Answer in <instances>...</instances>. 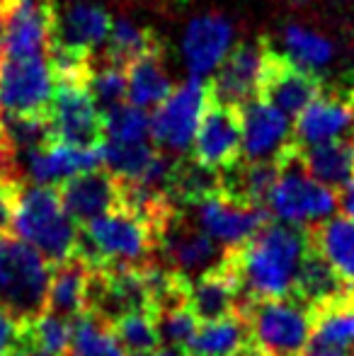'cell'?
Returning <instances> with one entry per match:
<instances>
[{
    "label": "cell",
    "mask_w": 354,
    "mask_h": 356,
    "mask_svg": "<svg viewBox=\"0 0 354 356\" xmlns=\"http://www.w3.org/2000/svg\"><path fill=\"white\" fill-rule=\"evenodd\" d=\"M311 250V228L267 223L241 250L228 254L226 267L238 284L241 300H272L293 293L301 264Z\"/></svg>",
    "instance_id": "cell-1"
},
{
    "label": "cell",
    "mask_w": 354,
    "mask_h": 356,
    "mask_svg": "<svg viewBox=\"0 0 354 356\" xmlns=\"http://www.w3.org/2000/svg\"><path fill=\"white\" fill-rule=\"evenodd\" d=\"M73 257L83 259L95 272L109 269H143L156 262V235L153 228L127 209L81 225Z\"/></svg>",
    "instance_id": "cell-2"
},
{
    "label": "cell",
    "mask_w": 354,
    "mask_h": 356,
    "mask_svg": "<svg viewBox=\"0 0 354 356\" xmlns=\"http://www.w3.org/2000/svg\"><path fill=\"white\" fill-rule=\"evenodd\" d=\"M13 230L47 264L56 267L76 254L78 225L63 211L58 189L22 182L13 202Z\"/></svg>",
    "instance_id": "cell-3"
},
{
    "label": "cell",
    "mask_w": 354,
    "mask_h": 356,
    "mask_svg": "<svg viewBox=\"0 0 354 356\" xmlns=\"http://www.w3.org/2000/svg\"><path fill=\"white\" fill-rule=\"evenodd\" d=\"M51 267L17 235L0 233V310L19 325L47 313Z\"/></svg>",
    "instance_id": "cell-4"
},
{
    "label": "cell",
    "mask_w": 354,
    "mask_h": 356,
    "mask_svg": "<svg viewBox=\"0 0 354 356\" xmlns=\"http://www.w3.org/2000/svg\"><path fill=\"white\" fill-rule=\"evenodd\" d=\"M238 315L250 330V342L262 356H301L311 344L316 313L293 296L246 300Z\"/></svg>",
    "instance_id": "cell-5"
},
{
    "label": "cell",
    "mask_w": 354,
    "mask_h": 356,
    "mask_svg": "<svg viewBox=\"0 0 354 356\" xmlns=\"http://www.w3.org/2000/svg\"><path fill=\"white\" fill-rule=\"evenodd\" d=\"M156 235V262L182 282L192 284L202 277L221 272L228 254L211 238L189 220L184 209L175 207L153 228Z\"/></svg>",
    "instance_id": "cell-6"
},
{
    "label": "cell",
    "mask_w": 354,
    "mask_h": 356,
    "mask_svg": "<svg viewBox=\"0 0 354 356\" xmlns=\"http://www.w3.org/2000/svg\"><path fill=\"white\" fill-rule=\"evenodd\" d=\"M279 163V179L267 199L269 218L279 223L313 228L323 220L332 218L337 211V194L313 182L301 168L296 145L287 150Z\"/></svg>",
    "instance_id": "cell-7"
},
{
    "label": "cell",
    "mask_w": 354,
    "mask_h": 356,
    "mask_svg": "<svg viewBox=\"0 0 354 356\" xmlns=\"http://www.w3.org/2000/svg\"><path fill=\"white\" fill-rule=\"evenodd\" d=\"M207 104L209 92L202 78H189L182 85H177L170 97L151 114L153 145L172 158L187 155L199 131Z\"/></svg>",
    "instance_id": "cell-8"
},
{
    "label": "cell",
    "mask_w": 354,
    "mask_h": 356,
    "mask_svg": "<svg viewBox=\"0 0 354 356\" xmlns=\"http://www.w3.org/2000/svg\"><path fill=\"white\" fill-rule=\"evenodd\" d=\"M56 0H0L3 47L0 58H47L51 47Z\"/></svg>",
    "instance_id": "cell-9"
},
{
    "label": "cell",
    "mask_w": 354,
    "mask_h": 356,
    "mask_svg": "<svg viewBox=\"0 0 354 356\" xmlns=\"http://www.w3.org/2000/svg\"><path fill=\"white\" fill-rule=\"evenodd\" d=\"M325 90L321 73L298 66L287 54H279L269 44L262 66V80L257 99L272 104L287 119L298 117L311 102H316Z\"/></svg>",
    "instance_id": "cell-10"
},
{
    "label": "cell",
    "mask_w": 354,
    "mask_h": 356,
    "mask_svg": "<svg viewBox=\"0 0 354 356\" xmlns=\"http://www.w3.org/2000/svg\"><path fill=\"white\" fill-rule=\"evenodd\" d=\"M269 39L265 34L238 42L207 83L209 99L231 109H241L250 99H257Z\"/></svg>",
    "instance_id": "cell-11"
},
{
    "label": "cell",
    "mask_w": 354,
    "mask_h": 356,
    "mask_svg": "<svg viewBox=\"0 0 354 356\" xmlns=\"http://www.w3.org/2000/svg\"><path fill=\"white\" fill-rule=\"evenodd\" d=\"M184 213L207 238H211L226 252L241 250L269 223L267 209L248 207L226 197L207 199L197 207L184 209Z\"/></svg>",
    "instance_id": "cell-12"
},
{
    "label": "cell",
    "mask_w": 354,
    "mask_h": 356,
    "mask_svg": "<svg viewBox=\"0 0 354 356\" xmlns=\"http://www.w3.org/2000/svg\"><path fill=\"white\" fill-rule=\"evenodd\" d=\"M54 141L71 148H102L104 124L86 88L76 85H54V97L49 104Z\"/></svg>",
    "instance_id": "cell-13"
},
{
    "label": "cell",
    "mask_w": 354,
    "mask_h": 356,
    "mask_svg": "<svg viewBox=\"0 0 354 356\" xmlns=\"http://www.w3.org/2000/svg\"><path fill=\"white\" fill-rule=\"evenodd\" d=\"M54 78L47 58H0V109L8 114L49 112Z\"/></svg>",
    "instance_id": "cell-14"
},
{
    "label": "cell",
    "mask_w": 354,
    "mask_h": 356,
    "mask_svg": "<svg viewBox=\"0 0 354 356\" xmlns=\"http://www.w3.org/2000/svg\"><path fill=\"white\" fill-rule=\"evenodd\" d=\"M243 145L241 160L246 163H277L293 145L291 124L282 112L262 99H250L241 109Z\"/></svg>",
    "instance_id": "cell-15"
},
{
    "label": "cell",
    "mask_w": 354,
    "mask_h": 356,
    "mask_svg": "<svg viewBox=\"0 0 354 356\" xmlns=\"http://www.w3.org/2000/svg\"><path fill=\"white\" fill-rule=\"evenodd\" d=\"M243 124L241 112L231 107H221L209 99L204 109L202 124L192 143V158L211 170H228L241 160Z\"/></svg>",
    "instance_id": "cell-16"
},
{
    "label": "cell",
    "mask_w": 354,
    "mask_h": 356,
    "mask_svg": "<svg viewBox=\"0 0 354 356\" xmlns=\"http://www.w3.org/2000/svg\"><path fill=\"white\" fill-rule=\"evenodd\" d=\"M97 168H102V148L81 150L51 141L42 145V148L29 150V153L22 155L19 179L27 184L58 189L66 179Z\"/></svg>",
    "instance_id": "cell-17"
},
{
    "label": "cell",
    "mask_w": 354,
    "mask_h": 356,
    "mask_svg": "<svg viewBox=\"0 0 354 356\" xmlns=\"http://www.w3.org/2000/svg\"><path fill=\"white\" fill-rule=\"evenodd\" d=\"M236 42V24L221 13H204L189 19L182 37V56L192 78L216 71Z\"/></svg>",
    "instance_id": "cell-18"
},
{
    "label": "cell",
    "mask_w": 354,
    "mask_h": 356,
    "mask_svg": "<svg viewBox=\"0 0 354 356\" xmlns=\"http://www.w3.org/2000/svg\"><path fill=\"white\" fill-rule=\"evenodd\" d=\"M63 211L71 216L73 223L81 225L97 220L112 213L122 204V184L112 177L104 168L90 170V172L76 175L58 187Z\"/></svg>",
    "instance_id": "cell-19"
},
{
    "label": "cell",
    "mask_w": 354,
    "mask_h": 356,
    "mask_svg": "<svg viewBox=\"0 0 354 356\" xmlns=\"http://www.w3.org/2000/svg\"><path fill=\"white\" fill-rule=\"evenodd\" d=\"M352 129V109L340 88L323 90V95L311 102L296 117L291 127V141L298 150L313 148L330 141H340Z\"/></svg>",
    "instance_id": "cell-20"
},
{
    "label": "cell",
    "mask_w": 354,
    "mask_h": 356,
    "mask_svg": "<svg viewBox=\"0 0 354 356\" xmlns=\"http://www.w3.org/2000/svg\"><path fill=\"white\" fill-rule=\"evenodd\" d=\"M112 32V15L95 3H66L58 5L54 22L51 47L73 49V51L92 54L104 47Z\"/></svg>",
    "instance_id": "cell-21"
},
{
    "label": "cell",
    "mask_w": 354,
    "mask_h": 356,
    "mask_svg": "<svg viewBox=\"0 0 354 356\" xmlns=\"http://www.w3.org/2000/svg\"><path fill=\"white\" fill-rule=\"evenodd\" d=\"M354 293V286L342 282V277L323 259V254L311 245L306 259L301 264V272L293 284V298L306 303L313 313L330 308V305L345 300Z\"/></svg>",
    "instance_id": "cell-22"
},
{
    "label": "cell",
    "mask_w": 354,
    "mask_h": 356,
    "mask_svg": "<svg viewBox=\"0 0 354 356\" xmlns=\"http://www.w3.org/2000/svg\"><path fill=\"white\" fill-rule=\"evenodd\" d=\"M175 90L166 66L163 42L127 68V102L138 109H158Z\"/></svg>",
    "instance_id": "cell-23"
},
{
    "label": "cell",
    "mask_w": 354,
    "mask_h": 356,
    "mask_svg": "<svg viewBox=\"0 0 354 356\" xmlns=\"http://www.w3.org/2000/svg\"><path fill=\"white\" fill-rule=\"evenodd\" d=\"M184 300H187V308L192 310L197 323L207 325L236 315L241 293H238L236 279L231 277L228 267L223 264L221 272L209 274V277H202L197 282L187 284Z\"/></svg>",
    "instance_id": "cell-24"
},
{
    "label": "cell",
    "mask_w": 354,
    "mask_h": 356,
    "mask_svg": "<svg viewBox=\"0 0 354 356\" xmlns=\"http://www.w3.org/2000/svg\"><path fill=\"white\" fill-rule=\"evenodd\" d=\"M298 150V148H296ZM301 168L313 182L337 194L354 182V143L352 138H340L313 148L298 150Z\"/></svg>",
    "instance_id": "cell-25"
},
{
    "label": "cell",
    "mask_w": 354,
    "mask_h": 356,
    "mask_svg": "<svg viewBox=\"0 0 354 356\" xmlns=\"http://www.w3.org/2000/svg\"><path fill=\"white\" fill-rule=\"evenodd\" d=\"M214 197H221V172L197 163L192 155L177 158L168 182L170 204L179 209H192Z\"/></svg>",
    "instance_id": "cell-26"
},
{
    "label": "cell",
    "mask_w": 354,
    "mask_h": 356,
    "mask_svg": "<svg viewBox=\"0 0 354 356\" xmlns=\"http://www.w3.org/2000/svg\"><path fill=\"white\" fill-rule=\"evenodd\" d=\"M90 272L92 269L78 257H71L68 262L51 267L47 313L58 315V318L68 320V323L86 313V291Z\"/></svg>",
    "instance_id": "cell-27"
},
{
    "label": "cell",
    "mask_w": 354,
    "mask_h": 356,
    "mask_svg": "<svg viewBox=\"0 0 354 356\" xmlns=\"http://www.w3.org/2000/svg\"><path fill=\"white\" fill-rule=\"evenodd\" d=\"M311 245L323 254L328 264L354 286V220L332 216L311 228Z\"/></svg>",
    "instance_id": "cell-28"
},
{
    "label": "cell",
    "mask_w": 354,
    "mask_h": 356,
    "mask_svg": "<svg viewBox=\"0 0 354 356\" xmlns=\"http://www.w3.org/2000/svg\"><path fill=\"white\" fill-rule=\"evenodd\" d=\"M158 44H161V37L151 27H143L129 17H119L117 22H112V32L104 42L97 63L127 71L136 58H141Z\"/></svg>",
    "instance_id": "cell-29"
},
{
    "label": "cell",
    "mask_w": 354,
    "mask_h": 356,
    "mask_svg": "<svg viewBox=\"0 0 354 356\" xmlns=\"http://www.w3.org/2000/svg\"><path fill=\"white\" fill-rule=\"evenodd\" d=\"M250 330L241 315L216 320V323L199 325L189 347L187 356H238L243 349L250 347Z\"/></svg>",
    "instance_id": "cell-30"
},
{
    "label": "cell",
    "mask_w": 354,
    "mask_h": 356,
    "mask_svg": "<svg viewBox=\"0 0 354 356\" xmlns=\"http://www.w3.org/2000/svg\"><path fill=\"white\" fill-rule=\"evenodd\" d=\"M66 356H127L112 325L92 313H83L71 320V347Z\"/></svg>",
    "instance_id": "cell-31"
},
{
    "label": "cell",
    "mask_w": 354,
    "mask_h": 356,
    "mask_svg": "<svg viewBox=\"0 0 354 356\" xmlns=\"http://www.w3.org/2000/svg\"><path fill=\"white\" fill-rule=\"evenodd\" d=\"M0 136L15 150V155H24L54 141V129L49 112L39 114H8L0 119Z\"/></svg>",
    "instance_id": "cell-32"
},
{
    "label": "cell",
    "mask_w": 354,
    "mask_h": 356,
    "mask_svg": "<svg viewBox=\"0 0 354 356\" xmlns=\"http://www.w3.org/2000/svg\"><path fill=\"white\" fill-rule=\"evenodd\" d=\"M158 148L151 141L148 143H102V168L112 175L117 182L129 184L138 182L148 165L153 163Z\"/></svg>",
    "instance_id": "cell-33"
},
{
    "label": "cell",
    "mask_w": 354,
    "mask_h": 356,
    "mask_svg": "<svg viewBox=\"0 0 354 356\" xmlns=\"http://www.w3.org/2000/svg\"><path fill=\"white\" fill-rule=\"evenodd\" d=\"M284 44L289 49L287 56L308 71H316V68L330 63L332 54H335L332 42H328L323 34L313 32V29L301 27V24H289L284 29Z\"/></svg>",
    "instance_id": "cell-34"
},
{
    "label": "cell",
    "mask_w": 354,
    "mask_h": 356,
    "mask_svg": "<svg viewBox=\"0 0 354 356\" xmlns=\"http://www.w3.org/2000/svg\"><path fill=\"white\" fill-rule=\"evenodd\" d=\"M19 339L47 356H66L71 347V323L58 315L44 313L42 318L22 325Z\"/></svg>",
    "instance_id": "cell-35"
},
{
    "label": "cell",
    "mask_w": 354,
    "mask_h": 356,
    "mask_svg": "<svg viewBox=\"0 0 354 356\" xmlns=\"http://www.w3.org/2000/svg\"><path fill=\"white\" fill-rule=\"evenodd\" d=\"M104 141L114 143H148L151 141V117L134 104H122L102 114ZM153 143V141H151Z\"/></svg>",
    "instance_id": "cell-36"
},
{
    "label": "cell",
    "mask_w": 354,
    "mask_h": 356,
    "mask_svg": "<svg viewBox=\"0 0 354 356\" xmlns=\"http://www.w3.org/2000/svg\"><path fill=\"white\" fill-rule=\"evenodd\" d=\"M153 323L158 330V339H161L163 349H177L184 352L192 342L194 332H197L199 323L192 315V310L187 308V303L179 305H168L153 313Z\"/></svg>",
    "instance_id": "cell-37"
},
{
    "label": "cell",
    "mask_w": 354,
    "mask_h": 356,
    "mask_svg": "<svg viewBox=\"0 0 354 356\" xmlns=\"http://www.w3.org/2000/svg\"><path fill=\"white\" fill-rule=\"evenodd\" d=\"M86 90L99 114L112 112V109L127 104V71H119V68L95 61L92 75H90Z\"/></svg>",
    "instance_id": "cell-38"
},
{
    "label": "cell",
    "mask_w": 354,
    "mask_h": 356,
    "mask_svg": "<svg viewBox=\"0 0 354 356\" xmlns=\"http://www.w3.org/2000/svg\"><path fill=\"white\" fill-rule=\"evenodd\" d=\"M112 332L129 354H151L161 349L158 330L151 313H131L112 323Z\"/></svg>",
    "instance_id": "cell-39"
},
{
    "label": "cell",
    "mask_w": 354,
    "mask_h": 356,
    "mask_svg": "<svg viewBox=\"0 0 354 356\" xmlns=\"http://www.w3.org/2000/svg\"><path fill=\"white\" fill-rule=\"evenodd\" d=\"M19 184V179H0V233L13 223V202Z\"/></svg>",
    "instance_id": "cell-40"
},
{
    "label": "cell",
    "mask_w": 354,
    "mask_h": 356,
    "mask_svg": "<svg viewBox=\"0 0 354 356\" xmlns=\"http://www.w3.org/2000/svg\"><path fill=\"white\" fill-rule=\"evenodd\" d=\"M19 334H22V325L15 323L10 315L0 310V356H8L19 344Z\"/></svg>",
    "instance_id": "cell-41"
},
{
    "label": "cell",
    "mask_w": 354,
    "mask_h": 356,
    "mask_svg": "<svg viewBox=\"0 0 354 356\" xmlns=\"http://www.w3.org/2000/svg\"><path fill=\"white\" fill-rule=\"evenodd\" d=\"M0 179H19V163L15 150L0 136ZM22 182V179H19Z\"/></svg>",
    "instance_id": "cell-42"
},
{
    "label": "cell",
    "mask_w": 354,
    "mask_h": 356,
    "mask_svg": "<svg viewBox=\"0 0 354 356\" xmlns=\"http://www.w3.org/2000/svg\"><path fill=\"white\" fill-rule=\"evenodd\" d=\"M301 356H354V349L332 347V344H321V342H311V344H308V349Z\"/></svg>",
    "instance_id": "cell-43"
},
{
    "label": "cell",
    "mask_w": 354,
    "mask_h": 356,
    "mask_svg": "<svg viewBox=\"0 0 354 356\" xmlns=\"http://www.w3.org/2000/svg\"><path fill=\"white\" fill-rule=\"evenodd\" d=\"M337 211H342L345 218L354 220V182L347 184L340 192V197H337Z\"/></svg>",
    "instance_id": "cell-44"
},
{
    "label": "cell",
    "mask_w": 354,
    "mask_h": 356,
    "mask_svg": "<svg viewBox=\"0 0 354 356\" xmlns=\"http://www.w3.org/2000/svg\"><path fill=\"white\" fill-rule=\"evenodd\" d=\"M340 92L345 95L347 104H350V109H352V138H354V73L345 85H340Z\"/></svg>",
    "instance_id": "cell-45"
},
{
    "label": "cell",
    "mask_w": 354,
    "mask_h": 356,
    "mask_svg": "<svg viewBox=\"0 0 354 356\" xmlns=\"http://www.w3.org/2000/svg\"><path fill=\"white\" fill-rule=\"evenodd\" d=\"M8 356H47V354H42L39 349H34L32 344H27V342H22V339H19V344Z\"/></svg>",
    "instance_id": "cell-46"
},
{
    "label": "cell",
    "mask_w": 354,
    "mask_h": 356,
    "mask_svg": "<svg viewBox=\"0 0 354 356\" xmlns=\"http://www.w3.org/2000/svg\"><path fill=\"white\" fill-rule=\"evenodd\" d=\"M153 356H187L184 352H177V349H158V352H153Z\"/></svg>",
    "instance_id": "cell-47"
},
{
    "label": "cell",
    "mask_w": 354,
    "mask_h": 356,
    "mask_svg": "<svg viewBox=\"0 0 354 356\" xmlns=\"http://www.w3.org/2000/svg\"><path fill=\"white\" fill-rule=\"evenodd\" d=\"M0 47H3V24H0Z\"/></svg>",
    "instance_id": "cell-48"
},
{
    "label": "cell",
    "mask_w": 354,
    "mask_h": 356,
    "mask_svg": "<svg viewBox=\"0 0 354 356\" xmlns=\"http://www.w3.org/2000/svg\"><path fill=\"white\" fill-rule=\"evenodd\" d=\"M127 356H148V354H127Z\"/></svg>",
    "instance_id": "cell-49"
},
{
    "label": "cell",
    "mask_w": 354,
    "mask_h": 356,
    "mask_svg": "<svg viewBox=\"0 0 354 356\" xmlns=\"http://www.w3.org/2000/svg\"><path fill=\"white\" fill-rule=\"evenodd\" d=\"M0 119H3V109H0Z\"/></svg>",
    "instance_id": "cell-50"
}]
</instances>
